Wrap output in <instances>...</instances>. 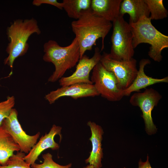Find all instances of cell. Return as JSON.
<instances>
[{
  "label": "cell",
  "instance_id": "6da1fadb",
  "mask_svg": "<svg viewBox=\"0 0 168 168\" xmlns=\"http://www.w3.org/2000/svg\"><path fill=\"white\" fill-rule=\"evenodd\" d=\"M80 48V58L86 51L91 50L97 40L102 39L100 51L104 48V40L112 27V23L94 15L91 7L81 13L79 18L71 24Z\"/></svg>",
  "mask_w": 168,
  "mask_h": 168
},
{
  "label": "cell",
  "instance_id": "7a4b0ae2",
  "mask_svg": "<svg viewBox=\"0 0 168 168\" xmlns=\"http://www.w3.org/2000/svg\"><path fill=\"white\" fill-rule=\"evenodd\" d=\"M43 60L51 63L55 69L48 78L49 82H54L59 80L68 70L76 65L80 59V48L75 38L68 46H60L55 41L49 40L44 45Z\"/></svg>",
  "mask_w": 168,
  "mask_h": 168
},
{
  "label": "cell",
  "instance_id": "3957f363",
  "mask_svg": "<svg viewBox=\"0 0 168 168\" xmlns=\"http://www.w3.org/2000/svg\"><path fill=\"white\" fill-rule=\"evenodd\" d=\"M41 33L37 21L33 18L14 21L7 29L10 42L6 49L8 55L5 59V64L12 69L15 59L27 52L29 47L27 41L30 36Z\"/></svg>",
  "mask_w": 168,
  "mask_h": 168
},
{
  "label": "cell",
  "instance_id": "277c9868",
  "mask_svg": "<svg viewBox=\"0 0 168 168\" xmlns=\"http://www.w3.org/2000/svg\"><path fill=\"white\" fill-rule=\"evenodd\" d=\"M151 20L149 17H144L136 23L129 24L133 35V45L134 49L141 43L150 44L149 56L159 62L162 58V51L168 48V36L158 30Z\"/></svg>",
  "mask_w": 168,
  "mask_h": 168
},
{
  "label": "cell",
  "instance_id": "5b68a950",
  "mask_svg": "<svg viewBox=\"0 0 168 168\" xmlns=\"http://www.w3.org/2000/svg\"><path fill=\"white\" fill-rule=\"evenodd\" d=\"M112 45L110 54L119 60H129L134 54L133 45V35L129 24L119 16L112 22Z\"/></svg>",
  "mask_w": 168,
  "mask_h": 168
},
{
  "label": "cell",
  "instance_id": "8992f818",
  "mask_svg": "<svg viewBox=\"0 0 168 168\" xmlns=\"http://www.w3.org/2000/svg\"><path fill=\"white\" fill-rule=\"evenodd\" d=\"M91 80L99 95L110 101H118L124 96L114 75L100 62L93 68Z\"/></svg>",
  "mask_w": 168,
  "mask_h": 168
},
{
  "label": "cell",
  "instance_id": "52a82bcc",
  "mask_svg": "<svg viewBox=\"0 0 168 168\" xmlns=\"http://www.w3.org/2000/svg\"><path fill=\"white\" fill-rule=\"evenodd\" d=\"M107 70L113 73L122 90L128 88L135 79L138 72L136 60H119L114 58L110 53L104 52L100 61Z\"/></svg>",
  "mask_w": 168,
  "mask_h": 168
},
{
  "label": "cell",
  "instance_id": "ba28073f",
  "mask_svg": "<svg viewBox=\"0 0 168 168\" xmlns=\"http://www.w3.org/2000/svg\"><path fill=\"white\" fill-rule=\"evenodd\" d=\"M161 98V95L152 88L146 89L142 92L135 93L130 98V103L133 106L138 107L141 110L146 130L148 134H154L157 131V129L153 121L152 113Z\"/></svg>",
  "mask_w": 168,
  "mask_h": 168
},
{
  "label": "cell",
  "instance_id": "9c48e42d",
  "mask_svg": "<svg viewBox=\"0 0 168 168\" xmlns=\"http://www.w3.org/2000/svg\"><path fill=\"white\" fill-rule=\"evenodd\" d=\"M17 115V110L13 108L9 116L3 120L1 125L19 146L20 152L28 154L36 144L40 133L38 132L33 135L26 134L18 120Z\"/></svg>",
  "mask_w": 168,
  "mask_h": 168
},
{
  "label": "cell",
  "instance_id": "30bf717a",
  "mask_svg": "<svg viewBox=\"0 0 168 168\" xmlns=\"http://www.w3.org/2000/svg\"><path fill=\"white\" fill-rule=\"evenodd\" d=\"M101 54L98 47L95 49L94 54L90 58L84 54L77 64L75 71L71 75L62 77L59 80L60 86H65L77 83L93 84L89 78L90 74L95 66L100 62Z\"/></svg>",
  "mask_w": 168,
  "mask_h": 168
},
{
  "label": "cell",
  "instance_id": "8fae6325",
  "mask_svg": "<svg viewBox=\"0 0 168 168\" xmlns=\"http://www.w3.org/2000/svg\"><path fill=\"white\" fill-rule=\"evenodd\" d=\"M100 95L93 84L77 83L68 86H62L50 91L46 94L45 98L50 104L54 103L60 97H70L74 99Z\"/></svg>",
  "mask_w": 168,
  "mask_h": 168
},
{
  "label": "cell",
  "instance_id": "7c38bea8",
  "mask_svg": "<svg viewBox=\"0 0 168 168\" xmlns=\"http://www.w3.org/2000/svg\"><path fill=\"white\" fill-rule=\"evenodd\" d=\"M62 127L53 125L49 132L46 133L40 138L39 142L33 147L27 155L24 157L25 161L29 165L35 163L41 153L44 150L49 148L53 150L58 149L59 147L58 144L54 140V138L57 135L61 137Z\"/></svg>",
  "mask_w": 168,
  "mask_h": 168
},
{
  "label": "cell",
  "instance_id": "4fadbf2b",
  "mask_svg": "<svg viewBox=\"0 0 168 168\" xmlns=\"http://www.w3.org/2000/svg\"><path fill=\"white\" fill-rule=\"evenodd\" d=\"M150 63V60L148 59H141L139 63V69L135 79L128 88L123 91L124 96H128L134 91L139 92L141 89L145 88L151 85L168 82V77L161 79L155 78L146 74L144 72L145 67Z\"/></svg>",
  "mask_w": 168,
  "mask_h": 168
},
{
  "label": "cell",
  "instance_id": "5bb4252c",
  "mask_svg": "<svg viewBox=\"0 0 168 168\" xmlns=\"http://www.w3.org/2000/svg\"><path fill=\"white\" fill-rule=\"evenodd\" d=\"M91 131V141L92 148L90 154L85 160L86 163L93 166L94 168H100L102 166V158L103 156L101 141L104 133L101 127L95 122L89 121L87 123Z\"/></svg>",
  "mask_w": 168,
  "mask_h": 168
},
{
  "label": "cell",
  "instance_id": "9a60e30c",
  "mask_svg": "<svg viewBox=\"0 0 168 168\" xmlns=\"http://www.w3.org/2000/svg\"><path fill=\"white\" fill-rule=\"evenodd\" d=\"M122 0H92L91 8L95 15L113 22L119 15Z\"/></svg>",
  "mask_w": 168,
  "mask_h": 168
},
{
  "label": "cell",
  "instance_id": "2e32d148",
  "mask_svg": "<svg viewBox=\"0 0 168 168\" xmlns=\"http://www.w3.org/2000/svg\"><path fill=\"white\" fill-rule=\"evenodd\" d=\"M129 16V24L135 23L142 18L149 17L148 7L144 0H124L120 5L119 15Z\"/></svg>",
  "mask_w": 168,
  "mask_h": 168
},
{
  "label": "cell",
  "instance_id": "e0dca14e",
  "mask_svg": "<svg viewBox=\"0 0 168 168\" xmlns=\"http://www.w3.org/2000/svg\"><path fill=\"white\" fill-rule=\"evenodd\" d=\"M20 148L11 136L0 126V165H5L15 152Z\"/></svg>",
  "mask_w": 168,
  "mask_h": 168
},
{
  "label": "cell",
  "instance_id": "ac0fdd59",
  "mask_svg": "<svg viewBox=\"0 0 168 168\" xmlns=\"http://www.w3.org/2000/svg\"><path fill=\"white\" fill-rule=\"evenodd\" d=\"M91 0H63V8L70 18L77 19L83 11L90 8Z\"/></svg>",
  "mask_w": 168,
  "mask_h": 168
},
{
  "label": "cell",
  "instance_id": "d6986e66",
  "mask_svg": "<svg viewBox=\"0 0 168 168\" xmlns=\"http://www.w3.org/2000/svg\"><path fill=\"white\" fill-rule=\"evenodd\" d=\"M144 0L148 7L151 20H161L167 17L168 12L162 0Z\"/></svg>",
  "mask_w": 168,
  "mask_h": 168
},
{
  "label": "cell",
  "instance_id": "ffe728a7",
  "mask_svg": "<svg viewBox=\"0 0 168 168\" xmlns=\"http://www.w3.org/2000/svg\"><path fill=\"white\" fill-rule=\"evenodd\" d=\"M25 153L18 152L9 159L7 164L0 166V168H32L24 160Z\"/></svg>",
  "mask_w": 168,
  "mask_h": 168
},
{
  "label": "cell",
  "instance_id": "44dd1931",
  "mask_svg": "<svg viewBox=\"0 0 168 168\" xmlns=\"http://www.w3.org/2000/svg\"><path fill=\"white\" fill-rule=\"evenodd\" d=\"M44 161L43 163L38 164L34 163L31 165L32 168H70L72 164H69L65 166L60 165L55 162L53 159L52 155L49 153L42 155Z\"/></svg>",
  "mask_w": 168,
  "mask_h": 168
},
{
  "label": "cell",
  "instance_id": "7402d4cb",
  "mask_svg": "<svg viewBox=\"0 0 168 168\" xmlns=\"http://www.w3.org/2000/svg\"><path fill=\"white\" fill-rule=\"evenodd\" d=\"M15 103L14 96H8L7 100L0 102V126L3 120L9 115Z\"/></svg>",
  "mask_w": 168,
  "mask_h": 168
},
{
  "label": "cell",
  "instance_id": "603a6c76",
  "mask_svg": "<svg viewBox=\"0 0 168 168\" xmlns=\"http://www.w3.org/2000/svg\"><path fill=\"white\" fill-rule=\"evenodd\" d=\"M32 4L36 6H39L43 4H48L54 6L60 9H63L62 3L59 2L56 0H34Z\"/></svg>",
  "mask_w": 168,
  "mask_h": 168
},
{
  "label": "cell",
  "instance_id": "cb8c5ba5",
  "mask_svg": "<svg viewBox=\"0 0 168 168\" xmlns=\"http://www.w3.org/2000/svg\"><path fill=\"white\" fill-rule=\"evenodd\" d=\"M124 168H126L124 167ZM138 168H152L151 166L149 160V157L147 155V159L146 161H142L140 159L138 162Z\"/></svg>",
  "mask_w": 168,
  "mask_h": 168
},
{
  "label": "cell",
  "instance_id": "d4e9b609",
  "mask_svg": "<svg viewBox=\"0 0 168 168\" xmlns=\"http://www.w3.org/2000/svg\"><path fill=\"white\" fill-rule=\"evenodd\" d=\"M83 168H94V167L92 166L89 165L84 167Z\"/></svg>",
  "mask_w": 168,
  "mask_h": 168
},
{
  "label": "cell",
  "instance_id": "484cf974",
  "mask_svg": "<svg viewBox=\"0 0 168 168\" xmlns=\"http://www.w3.org/2000/svg\"></svg>",
  "mask_w": 168,
  "mask_h": 168
}]
</instances>
